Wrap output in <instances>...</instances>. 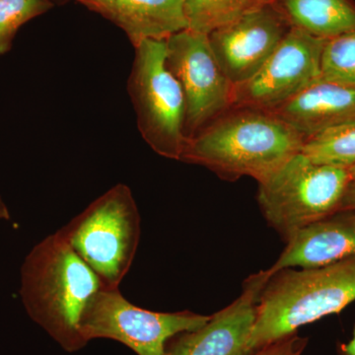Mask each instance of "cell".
I'll return each instance as SVG.
<instances>
[{
	"instance_id": "cell-1",
	"label": "cell",
	"mask_w": 355,
	"mask_h": 355,
	"mask_svg": "<svg viewBox=\"0 0 355 355\" xmlns=\"http://www.w3.org/2000/svg\"><path fill=\"white\" fill-rule=\"evenodd\" d=\"M304 137L265 110L231 107L187 139L180 161L203 166L225 181H263L300 153Z\"/></svg>"
},
{
	"instance_id": "cell-2",
	"label": "cell",
	"mask_w": 355,
	"mask_h": 355,
	"mask_svg": "<svg viewBox=\"0 0 355 355\" xmlns=\"http://www.w3.org/2000/svg\"><path fill=\"white\" fill-rule=\"evenodd\" d=\"M104 288L102 279L58 231L33 248L21 268L25 310L69 352L87 345L79 323L89 303Z\"/></svg>"
},
{
	"instance_id": "cell-3",
	"label": "cell",
	"mask_w": 355,
	"mask_h": 355,
	"mask_svg": "<svg viewBox=\"0 0 355 355\" xmlns=\"http://www.w3.org/2000/svg\"><path fill=\"white\" fill-rule=\"evenodd\" d=\"M268 273L248 342L249 355L355 301V256L317 268Z\"/></svg>"
},
{
	"instance_id": "cell-4",
	"label": "cell",
	"mask_w": 355,
	"mask_h": 355,
	"mask_svg": "<svg viewBox=\"0 0 355 355\" xmlns=\"http://www.w3.org/2000/svg\"><path fill=\"white\" fill-rule=\"evenodd\" d=\"M350 182L347 168L316 164L300 153L259 182L257 198L268 225L287 243L340 210Z\"/></svg>"
},
{
	"instance_id": "cell-5",
	"label": "cell",
	"mask_w": 355,
	"mask_h": 355,
	"mask_svg": "<svg viewBox=\"0 0 355 355\" xmlns=\"http://www.w3.org/2000/svg\"><path fill=\"white\" fill-rule=\"evenodd\" d=\"M141 219L132 191L118 184L58 231L109 288H119L135 260Z\"/></svg>"
},
{
	"instance_id": "cell-6",
	"label": "cell",
	"mask_w": 355,
	"mask_h": 355,
	"mask_svg": "<svg viewBox=\"0 0 355 355\" xmlns=\"http://www.w3.org/2000/svg\"><path fill=\"white\" fill-rule=\"evenodd\" d=\"M128 91L142 139L162 157L181 159L186 104L183 90L168 69L166 41L146 40L135 46Z\"/></svg>"
},
{
	"instance_id": "cell-7",
	"label": "cell",
	"mask_w": 355,
	"mask_h": 355,
	"mask_svg": "<svg viewBox=\"0 0 355 355\" xmlns=\"http://www.w3.org/2000/svg\"><path fill=\"white\" fill-rule=\"evenodd\" d=\"M211 316L184 311L153 312L132 304L119 288L100 291L84 311L79 331L86 343L110 338L137 355H166V345L175 336L197 330Z\"/></svg>"
},
{
	"instance_id": "cell-8",
	"label": "cell",
	"mask_w": 355,
	"mask_h": 355,
	"mask_svg": "<svg viewBox=\"0 0 355 355\" xmlns=\"http://www.w3.org/2000/svg\"><path fill=\"white\" fill-rule=\"evenodd\" d=\"M166 62L184 97L187 139L233 106V88L219 67L209 35L190 29L166 40Z\"/></svg>"
},
{
	"instance_id": "cell-9",
	"label": "cell",
	"mask_w": 355,
	"mask_h": 355,
	"mask_svg": "<svg viewBox=\"0 0 355 355\" xmlns=\"http://www.w3.org/2000/svg\"><path fill=\"white\" fill-rule=\"evenodd\" d=\"M327 40L291 27L266 64L233 88V106L272 111L321 79Z\"/></svg>"
},
{
	"instance_id": "cell-10",
	"label": "cell",
	"mask_w": 355,
	"mask_h": 355,
	"mask_svg": "<svg viewBox=\"0 0 355 355\" xmlns=\"http://www.w3.org/2000/svg\"><path fill=\"white\" fill-rule=\"evenodd\" d=\"M291 28L275 0L214 30L209 44L222 71L235 86L261 69Z\"/></svg>"
},
{
	"instance_id": "cell-11",
	"label": "cell",
	"mask_w": 355,
	"mask_h": 355,
	"mask_svg": "<svg viewBox=\"0 0 355 355\" xmlns=\"http://www.w3.org/2000/svg\"><path fill=\"white\" fill-rule=\"evenodd\" d=\"M268 277L266 270L248 277L241 295L232 304L212 315L205 326L172 338L166 355H249L248 342Z\"/></svg>"
},
{
	"instance_id": "cell-12",
	"label": "cell",
	"mask_w": 355,
	"mask_h": 355,
	"mask_svg": "<svg viewBox=\"0 0 355 355\" xmlns=\"http://www.w3.org/2000/svg\"><path fill=\"white\" fill-rule=\"evenodd\" d=\"M355 256V209H340L296 233L268 272L311 268Z\"/></svg>"
},
{
	"instance_id": "cell-13",
	"label": "cell",
	"mask_w": 355,
	"mask_h": 355,
	"mask_svg": "<svg viewBox=\"0 0 355 355\" xmlns=\"http://www.w3.org/2000/svg\"><path fill=\"white\" fill-rule=\"evenodd\" d=\"M127 34L133 46L188 29L184 0H77Z\"/></svg>"
},
{
	"instance_id": "cell-14",
	"label": "cell",
	"mask_w": 355,
	"mask_h": 355,
	"mask_svg": "<svg viewBox=\"0 0 355 355\" xmlns=\"http://www.w3.org/2000/svg\"><path fill=\"white\" fill-rule=\"evenodd\" d=\"M270 112L306 139L329 128L355 121V88L320 79Z\"/></svg>"
},
{
	"instance_id": "cell-15",
	"label": "cell",
	"mask_w": 355,
	"mask_h": 355,
	"mask_svg": "<svg viewBox=\"0 0 355 355\" xmlns=\"http://www.w3.org/2000/svg\"><path fill=\"white\" fill-rule=\"evenodd\" d=\"M291 27L330 40L355 30V6L350 0H277Z\"/></svg>"
},
{
	"instance_id": "cell-16",
	"label": "cell",
	"mask_w": 355,
	"mask_h": 355,
	"mask_svg": "<svg viewBox=\"0 0 355 355\" xmlns=\"http://www.w3.org/2000/svg\"><path fill=\"white\" fill-rule=\"evenodd\" d=\"M275 0H184L188 29L209 35Z\"/></svg>"
},
{
	"instance_id": "cell-17",
	"label": "cell",
	"mask_w": 355,
	"mask_h": 355,
	"mask_svg": "<svg viewBox=\"0 0 355 355\" xmlns=\"http://www.w3.org/2000/svg\"><path fill=\"white\" fill-rule=\"evenodd\" d=\"M301 153L316 164L349 169L355 165V121L308 137Z\"/></svg>"
},
{
	"instance_id": "cell-18",
	"label": "cell",
	"mask_w": 355,
	"mask_h": 355,
	"mask_svg": "<svg viewBox=\"0 0 355 355\" xmlns=\"http://www.w3.org/2000/svg\"><path fill=\"white\" fill-rule=\"evenodd\" d=\"M321 80L355 88V30L327 40L322 53Z\"/></svg>"
},
{
	"instance_id": "cell-19",
	"label": "cell",
	"mask_w": 355,
	"mask_h": 355,
	"mask_svg": "<svg viewBox=\"0 0 355 355\" xmlns=\"http://www.w3.org/2000/svg\"><path fill=\"white\" fill-rule=\"evenodd\" d=\"M53 7V0H0V55L10 50L21 26Z\"/></svg>"
},
{
	"instance_id": "cell-20",
	"label": "cell",
	"mask_w": 355,
	"mask_h": 355,
	"mask_svg": "<svg viewBox=\"0 0 355 355\" xmlns=\"http://www.w3.org/2000/svg\"><path fill=\"white\" fill-rule=\"evenodd\" d=\"M307 343V338H300L297 334H293L266 345L253 355H302Z\"/></svg>"
},
{
	"instance_id": "cell-21",
	"label": "cell",
	"mask_w": 355,
	"mask_h": 355,
	"mask_svg": "<svg viewBox=\"0 0 355 355\" xmlns=\"http://www.w3.org/2000/svg\"><path fill=\"white\" fill-rule=\"evenodd\" d=\"M340 209H355V182H350L343 197Z\"/></svg>"
},
{
	"instance_id": "cell-22",
	"label": "cell",
	"mask_w": 355,
	"mask_h": 355,
	"mask_svg": "<svg viewBox=\"0 0 355 355\" xmlns=\"http://www.w3.org/2000/svg\"><path fill=\"white\" fill-rule=\"evenodd\" d=\"M336 352L338 355H355V326L352 340L347 343H340Z\"/></svg>"
},
{
	"instance_id": "cell-23",
	"label": "cell",
	"mask_w": 355,
	"mask_h": 355,
	"mask_svg": "<svg viewBox=\"0 0 355 355\" xmlns=\"http://www.w3.org/2000/svg\"><path fill=\"white\" fill-rule=\"evenodd\" d=\"M9 219H10V212L2 198H0V221L9 220Z\"/></svg>"
},
{
	"instance_id": "cell-24",
	"label": "cell",
	"mask_w": 355,
	"mask_h": 355,
	"mask_svg": "<svg viewBox=\"0 0 355 355\" xmlns=\"http://www.w3.org/2000/svg\"><path fill=\"white\" fill-rule=\"evenodd\" d=\"M349 171L350 177H352V181L355 182V165L352 166V167L349 168Z\"/></svg>"
},
{
	"instance_id": "cell-25",
	"label": "cell",
	"mask_w": 355,
	"mask_h": 355,
	"mask_svg": "<svg viewBox=\"0 0 355 355\" xmlns=\"http://www.w3.org/2000/svg\"><path fill=\"white\" fill-rule=\"evenodd\" d=\"M57 1L60 2V3H62V2L67 1V0H57Z\"/></svg>"
}]
</instances>
